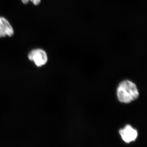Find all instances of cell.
<instances>
[{
    "instance_id": "2",
    "label": "cell",
    "mask_w": 147,
    "mask_h": 147,
    "mask_svg": "<svg viewBox=\"0 0 147 147\" xmlns=\"http://www.w3.org/2000/svg\"><path fill=\"white\" fill-rule=\"evenodd\" d=\"M29 59L33 62L35 65L40 67L47 63L48 58L47 53L41 49H34L32 50L28 55Z\"/></svg>"
},
{
    "instance_id": "5",
    "label": "cell",
    "mask_w": 147,
    "mask_h": 147,
    "mask_svg": "<svg viewBox=\"0 0 147 147\" xmlns=\"http://www.w3.org/2000/svg\"><path fill=\"white\" fill-rule=\"evenodd\" d=\"M30 1L33 3L35 5H38L41 1V0H30Z\"/></svg>"
},
{
    "instance_id": "6",
    "label": "cell",
    "mask_w": 147,
    "mask_h": 147,
    "mask_svg": "<svg viewBox=\"0 0 147 147\" xmlns=\"http://www.w3.org/2000/svg\"><path fill=\"white\" fill-rule=\"evenodd\" d=\"M22 2L23 3H24V4H27L28 3H29V1L30 0H21Z\"/></svg>"
},
{
    "instance_id": "4",
    "label": "cell",
    "mask_w": 147,
    "mask_h": 147,
    "mask_svg": "<svg viewBox=\"0 0 147 147\" xmlns=\"http://www.w3.org/2000/svg\"><path fill=\"white\" fill-rule=\"evenodd\" d=\"M14 34L13 28L7 19L0 17V38L11 37Z\"/></svg>"
},
{
    "instance_id": "3",
    "label": "cell",
    "mask_w": 147,
    "mask_h": 147,
    "mask_svg": "<svg viewBox=\"0 0 147 147\" xmlns=\"http://www.w3.org/2000/svg\"><path fill=\"white\" fill-rule=\"evenodd\" d=\"M119 132L122 139L127 143L135 141L138 136L137 130L129 125H127L124 128L121 129Z\"/></svg>"
},
{
    "instance_id": "1",
    "label": "cell",
    "mask_w": 147,
    "mask_h": 147,
    "mask_svg": "<svg viewBox=\"0 0 147 147\" xmlns=\"http://www.w3.org/2000/svg\"><path fill=\"white\" fill-rule=\"evenodd\" d=\"M117 95L120 102L128 103L137 99L139 97V93L134 83L125 80L119 85Z\"/></svg>"
}]
</instances>
